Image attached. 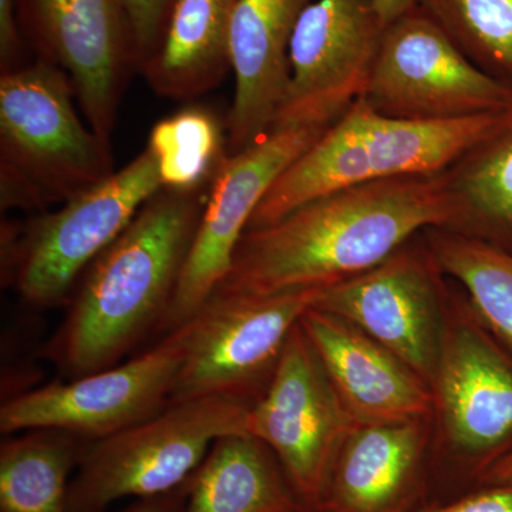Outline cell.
Listing matches in <instances>:
<instances>
[{"label": "cell", "mask_w": 512, "mask_h": 512, "mask_svg": "<svg viewBox=\"0 0 512 512\" xmlns=\"http://www.w3.org/2000/svg\"><path fill=\"white\" fill-rule=\"evenodd\" d=\"M444 171L346 188L248 229L214 292L328 288L382 264L430 228L453 225Z\"/></svg>", "instance_id": "obj_1"}, {"label": "cell", "mask_w": 512, "mask_h": 512, "mask_svg": "<svg viewBox=\"0 0 512 512\" xmlns=\"http://www.w3.org/2000/svg\"><path fill=\"white\" fill-rule=\"evenodd\" d=\"M207 190L158 191L86 269L49 345L67 375L117 365L151 329L163 328Z\"/></svg>", "instance_id": "obj_2"}, {"label": "cell", "mask_w": 512, "mask_h": 512, "mask_svg": "<svg viewBox=\"0 0 512 512\" xmlns=\"http://www.w3.org/2000/svg\"><path fill=\"white\" fill-rule=\"evenodd\" d=\"M504 111L460 120L406 121L380 116L359 99L286 168L248 229L266 227L332 192L443 173L497 126Z\"/></svg>", "instance_id": "obj_3"}, {"label": "cell", "mask_w": 512, "mask_h": 512, "mask_svg": "<svg viewBox=\"0 0 512 512\" xmlns=\"http://www.w3.org/2000/svg\"><path fill=\"white\" fill-rule=\"evenodd\" d=\"M64 70L36 59L0 74V204L45 211L114 171L111 147L77 113Z\"/></svg>", "instance_id": "obj_4"}, {"label": "cell", "mask_w": 512, "mask_h": 512, "mask_svg": "<svg viewBox=\"0 0 512 512\" xmlns=\"http://www.w3.org/2000/svg\"><path fill=\"white\" fill-rule=\"evenodd\" d=\"M252 400L215 394L171 402L150 419L90 441L69 487L67 512H106L124 498L158 497L187 483L212 444L248 434Z\"/></svg>", "instance_id": "obj_5"}, {"label": "cell", "mask_w": 512, "mask_h": 512, "mask_svg": "<svg viewBox=\"0 0 512 512\" xmlns=\"http://www.w3.org/2000/svg\"><path fill=\"white\" fill-rule=\"evenodd\" d=\"M163 190L158 165L146 147L126 167L113 171L52 212L25 225H6L2 275L35 308H53L151 197Z\"/></svg>", "instance_id": "obj_6"}, {"label": "cell", "mask_w": 512, "mask_h": 512, "mask_svg": "<svg viewBox=\"0 0 512 512\" xmlns=\"http://www.w3.org/2000/svg\"><path fill=\"white\" fill-rule=\"evenodd\" d=\"M323 288L272 295L214 292L181 325L184 357L171 402L195 397H244L268 386L292 330Z\"/></svg>", "instance_id": "obj_7"}, {"label": "cell", "mask_w": 512, "mask_h": 512, "mask_svg": "<svg viewBox=\"0 0 512 512\" xmlns=\"http://www.w3.org/2000/svg\"><path fill=\"white\" fill-rule=\"evenodd\" d=\"M360 99L390 119L450 121L507 110L512 89L468 59L417 8L384 30Z\"/></svg>", "instance_id": "obj_8"}, {"label": "cell", "mask_w": 512, "mask_h": 512, "mask_svg": "<svg viewBox=\"0 0 512 512\" xmlns=\"http://www.w3.org/2000/svg\"><path fill=\"white\" fill-rule=\"evenodd\" d=\"M458 316L447 322L431 392L448 457L477 487L512 450V352L470 305Z\"/></svg>", "instance_id": "obj_9"}, {"label": "cell", "mask_w": 512, "mask_h": 512, "mask_svg": "<svg viewBox=\"0 0 512 512\" xmlns=\"http://www.w3.org/2000/svg\"><path fill=\"white\" fill-rule=\"evenodd\" d=\"M355 423L299 322L252 403L248 434L271 448L303 505L316 508L333 458Z\"/></svg>", "instance_id": "obj_10"}, {"label": "cell", "mask_w": 512, "mask_h": 512, "mask_svg": "<svg viewBox=\"0 0 512 512\" xmlns=\"http://www.w3.org/2000/svg\"><path fill=\"white\" fill-rule=\"evenodd\" d=\"M423 234V232H421ZM420 235L365 274L323 288L313 308L352 323L431 389L448 312L443 272Z\"/></svg>", "instance_id": "obj_11"}, {"label": "cell", "mask_w": 512, "mask_h": 512, "mask_svg": "<svg viewBox=\"0 0 512 512\" xmlns=\"http://www.w3.org/2000/svg\"><path fill=\"white\" fill-rule=\"evenodd\" d=\"M183 357V338L174 329L123 365L12 397L0 409V431L60 430L89 443L106 439L168 406Z\"/></svg>", "instance_id": "obj_12"}, {"label": "cell", "mask_w": 512, "mask_h": 512, "mask_svg": "<svg viewBox=\"0 0 512 512\" xmlns=\"http://www.w3.org/2000/svg\"><path fill=\"white\" fill-rule=\"evenodd\" d=\"M20 32L36 59L72 80L94 134L111 147L121 99L137 70L121 0H15Z\"/></svg>", "instance_id": "obj_13"}, {"label": "cell", "mask_w": 512, "mask_h": 512, "mask_svg": "<svg viewBox=\"0 0 512 512\" xmlns=\"http://www.w3.org/2000/svg\"><path fill=\"white\" fill-rule=\"evenodd\" d=\"M325 130L276 128L254 146L224 158L208 188L200 224L161 330L173 332L184 325L224 281L266 192Z\"/></svg>", "instance_id": "obj_14"}, {"label": "cell", "mask_w": 512, "mask_h": 512, "mask_svg": "<svg viewBox=\"0 0 512 512\" xmlns=\"http://www.w3.org/2000/svg\"><path fill=\"white\" fill-rule=\"evenodd\" d=\"M386 26L370 0H313L289 47V84L274 130L328 128L365 93Z\"/></svg>", "instance_id": "obj_15"}, {"label": "cell", "mask_w": 512, "mask_h": 512, "mask_svg": "<svg viewBox=\"0 0 512 512\" xmlns=\"http://www.w3.org/2000/svg\"><path fill=\"white\" fill-rule=\"evenodd\" d=\"M431 420L356 421L318 505L326 512H413L426 488Z\"/></svg>", "instance_id": "obj_16"}, {"label": "cell", "mask_w": 512, "mask_h": 512, "mask_svg": "<svg viewBox=\"0 0 512 512\" xmlns=\"http://www.w3.org/2000/svg\"><path fill=\"white\" fill-rule=\"evenodd\" d=\"M313 0H237L231 20L235 90L227 120L228 154L254 146L274 130L289 84V47Z\"/></svg>", "instance_id": "obj_17"}, {"label": "cell", "mask_w": 512, "mask_h": 512, "mask_svg": "<svg viewBox=\"0 0 512 512\" xmlns=\"http://www.w3.org/2000/svg\"><path fill=\"white\" fill-rule=\"evenodd\" d=\"M301 326L353 419L406 421L434 416L429 384L352 323L311 308L302 316Z\"/></svg>", "instance_id": "obj_18"}, {"label": "cell", "mask_w": 512, "mask_h": 512, "mask_svg": "<svg viewBox=\"0 0 512 512\" xmlns=\"http://www.w3.org/2000/svg\"><path fill=\"white\" fill-rule=\"evenodd\" d=\"M237 0H174L163 33L138 72L154 93L194 99L231 72V20Z\"/></svg>", "instance_id": "obj_19"}, {"label": "cell", "mask_w": 512, "mask_h": 512, "mask_svg": "<svg viewBox=\"0 0 512 512\" xmlns=\"http://www.w3.org/2000/svg\"><path fill=\"white\" fill-rule=\"evenodd\" d=\"M301 498L278 458L251 434L212 444L190 478L184 512H301Z\"/></svg>", "instance_id": "obj_20"}, {"label": "cell", "mask_w": 512, "mask_h": 512, "mask_svg": "<svg viewBox=\"0 0 512 512\" xmlns=\"http://www.w3.org/2000/svg\"><path fill=\"white\" fill-rule=\"evenodd\" d=\"M458 232L512 249V106L444 171Z\"/></svg>", "instance_id": "obj_21"}, {"label": "cell", "mask_w": 512, "mask_h": 512, "mask_svg": "<svg viewBox=\"0 0 512 512\" xmlns=\"http://www.w3.org/2000/svg\"><path fill=\"white\" fill-rule=\"evenodd\" d=\"M89 441L60 430L23 431L0 447V511L67 512L70 474Z\"/></svg>", "instance_id": "obj_22"}, {"label": "cell", "mask_w": 512, "mask_h": 512, "mask_svg": "<svg viewBox=\"0 0 512 512\" xmlns=\"http://www.w3.org/2000/svg\"><path fill=\"white\" fill-rule=\"evenodd\" d=\"M423 235L441 272L464 289L480 322L512 352V249L448 229Z\"/></svg>", "instance_id": "obj_23"}, {"label": "cell", "mask_w": 512, "mask_h": 512, "mask_svg": "<svg viewBox=\"0 0 512 512\" xmlns=\"http://www.w3.org/2000/svg\"><path fill=\"white\" fill-rule=\"evenodd\" d=\"M165 190L200 191L228 156L227 136L211 111L188 107L158 121L147 144Z\"/></svg>", "instance_id": "obj_24"}, {"label": "cell", "mask_w": 512, "mask_h": 512, "mask_svg": "<svg viewBox=\"0 0 512 512\" xmlns=\"http://www.w3.org/2000/svg\"><path fill=\"white\" fill-rule=\"evenodd\" d=\"M468 59L512 89V0H417Z\"/></svg>", "instance_id": "obj_25"}, {"label": "cell", "mask_w": 512, "mask_h": 512, "mask_svg": "<svg viewBox=\"0 0 512 512\" xmlns=\"http://www.w3.org/2000/svg\"><path fill=\"white\" fill-rule=\"evenodd\" d=\"M174 0H121L133 40L137 70L156 49Z\"/></svg>", "instance_id": "obj_26"}, {"label": "cell", "mask_w": 512, "mask_h": 512, "mask_svg": "<svg viewBox=\"0 0 512 512\" xmlns=\"http://www.w3.org/2000/svg\"><path fill=\"white\" fill-rule=\"evenodd\" d=\"M413 512H512V481L477 485L460 497L424 503Z\"/></svg>", "instance_id": "obj_27"}, {"label": "cell", "mask_w": 512, "mask_h": 512, "mask_svg": "<svg viewBox=\"0 0 512 512\" xmlns=\"http://www.w3.org/2000/svg\"><path fill=\"white\" fill-rule=\"evenodd\" d=\"M25 47L15 0H0V72H10L23 66Z\"/></svg>", "instance_id": "obj_28"}, {"label": "cell", "mask_w": 512, "mask_h": 512, "mask_svg": "<svg viewBox=\"0 0 512 512\" xmlns=\"http://www.w3.org/2000/svg\"><path fill=\"white\" fill-rule=\"evenodd\" d=\"M188 491H190V480L171 493L136 500L117 512H184Z\"/></svg>", "instance_id": "obj_29"}, {"label": "cell", "mask_w": 512, "mask_h": 512, "mask_svg": "<svg viewBox=\"0 0 512 512\" xmlns=\"http://www.w3.org/2000/svg\"><path fill=\"white\" fill-rule=\"evenodd\" d=\"M370 2L386 28L417 9V0H370Z\"/></svg>", "instance_id": "obj_30"}, {"label": "cell", "mask_w": 512, "mask_h": 512, "mask_svg": "<svg viewBox=\"0 0 512 512\" xmlns=\"http://www.w3.org/2000/svg\"><path fill=\"white\" fill-rule=\"evenodd\" d=\"M512 481V450L485 471L480 484H503Z\"/></svg>", "instance_id": "obj_31"}, {"label": "cell", "mask_w": 512, "mask_h": 512, "mask_svg": "<svg viewBox=\"0 0 512 512\" xmlns=\"http://www.w3.org/2000/svg\"><path fill=\"white\" fill-rule=\"evenodd\" d=\"M301 512H326V511L319 510V508L306 507V508H303V510Z\"/></svg>", "instance_id": "obj_32"}]
</instances>
